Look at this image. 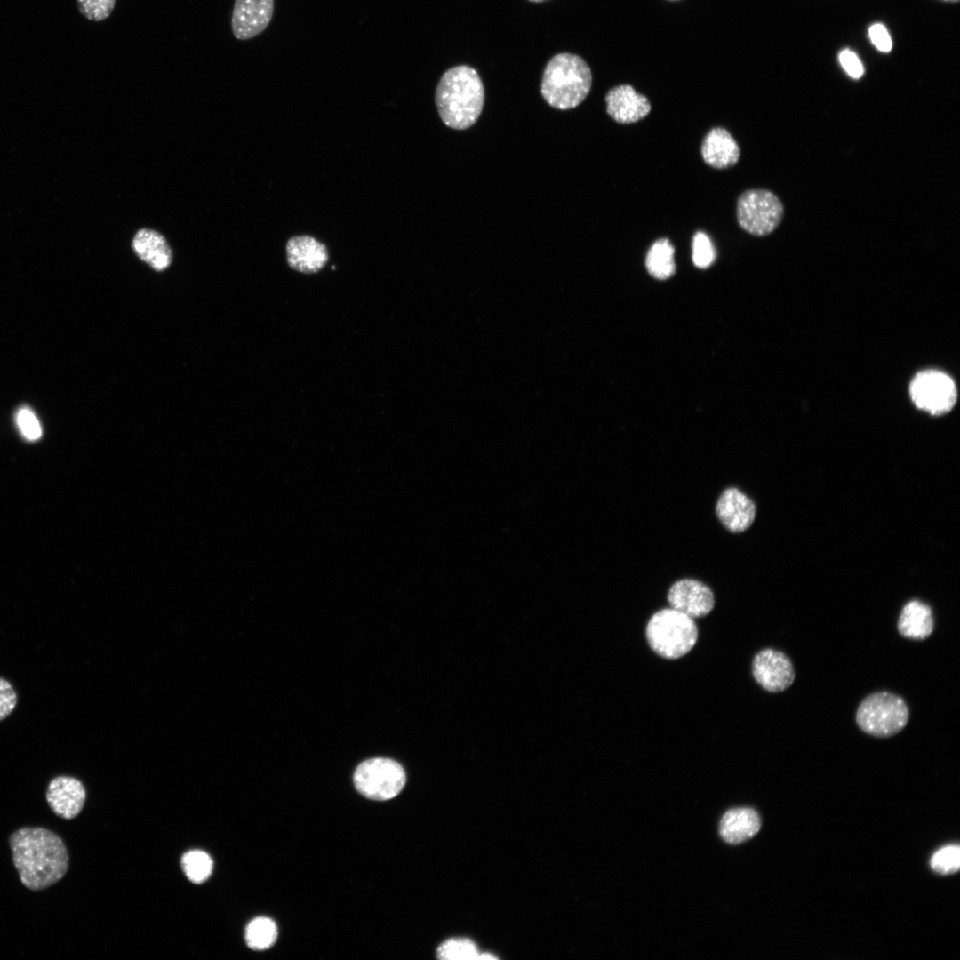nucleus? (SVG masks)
Returning a JSON list of instances; mask_svg holds the SVG:
<instances>
[{"label":"nucleus","instance_id":"obj_1","mask_svg":"<svg viewBox=\"0 0 960 960\" xmlns=\"http://www.w3.org/2000/svg\"><path fill=\"white\" fill-rule=\"evenodd\" d=\"M12 861L21 884L31 891L44 890L63 878L68 852L62 839L41 827H25L9 836Z\"/></svg>","mask_w":960,"mask_h":960},{"label":"nucleus","instance_id":"obj_17","mask_svg":"<svg viewBox=\"0 0 960 960\" xmlns=\"http://www.w3.org/2000/svg\"><path fill=\"white\" fill-rule=\"evenodd\" d=\"M132 248L142 261L156 271H164L172 263L171 247L164 236L154 229H139L132 238Z\"/></svg>","mask_w":960,"mask_h":960},{"label":"nucleus","instance_id":"obj_31","mask_svg":"<svg viewBox=\"0 0 960 960\" xmlns=\"http://www.w3.org/2000/svg\"><path fill=\"white\" fill-rule=\"evenodd\" d=\"M477 959H483V960H484V959H488V960H492V959H497V957H496L495 956H493V955L490 954V953H484V954H483V953H479V955H478V956H477Z\"/></svg>","mask_w":960,"mask_h":960},{"label":"nucleus","instance_id":"obj_21","mask_svg":"<svg viewBox=\"0 0 960 960\" xmlns=\"http://www.w3.org/2000/svg\"><path fill=\"white\" fill-rule=\"evenodd\" d=\"M276 938L277 927L270 918L257 917L246 926L245 941L252 949H268L276 942Z\"/></svg>","mask_w":960,"mask_h":960},{"label":"nucleus","instance_id":"obj_6","mask_svg":"<svg viewBox=\"0 0 960 960\" xmlns=\"http://www.w3.org/2000/svg\"><path fill=\"white\" fill-rule=\"evenodd\" d=\"M783 216V203L768 189H748L738 197L737 221L739 226L750 235H770L780 226Z\"/></svg>","mask_w":960,"mask_h":960},{"label":"nucleus","instance_id":"obj_15","mask_svg":"<svg viewBox=\"0 0 960 960\" xmlns=\"http://www.w3.org/2000/svg\"><path fill=\"white\" fill-rule=\"evenodd\" d=\"M700 155L708 166L724 170L738 163L740 149L730 132L717 126L710 129L704 136L700 146Z\"/></svg>","mask_w":960,"mask_h":960},{"label":"nucleus","instance_id":"obj_3","mask_svg":"<svg viewBox=\"0 0 960 960\" xmlns=\"http://www.w3.org/2000/svg\"><path fill=\"white\" fill-rule=\"evenodd\" d=\"M591 84V70L587 62L576 54L563 52L555 55L546 65L540 91L548 105L567 110L587 98Z\"/></svg>","mask_w":960,"mask_h":960},{"label":"nucleus","instance_id":"obj_19","mask_svg":"<svg viewBox=\"0 0 960 960\" xmlns=\"http://www.w3.org/2000/svg\"><path fill=\"white\" fill-rule=\"evenodd\" d=\"M897 629L906 638L924 640L929 637L934 629L932 608L919 600L908 602L900 613Z\"/></svg>","mask_w":960,"mask_h":960},{"label":"nucleus","instance_id":"obj_27","mask_svg":"<svg viewBox=\"0 0 960 960\" xmlns=\"http://www.w3.org/2000/svg\"><path fill=\"white\" fill-rule=\"evenodd\" d=\"M17 424L26 439L36 441L41 437L40 423L29 408L24 407L18 412Z\"/></svg>","mask_w":960,"mask_h":960},{"label":"nucleus","instance_id":"obj_28","mask_svg":"<svg viewBox=\"0 0 960 960\" xmlns=\"http://www.w3.org/2000/svg\"><path fill=\"white\" fill-rule=\"evenodd\" d=\"M17 700V693L12 684L0 676V721L13 711Z\"/></svg>","mask_w":960,"mask_h":960},{"label":"nucleus","instance_id":"obj_18","mask_svg":"<svg viewBox=\"0 0 960 960\" xmlns=\"http://www.w3.org/2000/svg\"><path fill=\"white\" fill-rule=\"evenodd\" d=\"M760 828L761 820L754 809L734 808L723 815L719 833L726 843L738 844L756 836Z\"/></svg>","mask_w":960,"mask_h":960},{"label":"nucleus","instance_id":"obj_22","mask_svg":"<svg viewBox=\"0 0 960 960\" xmlns=\"http://www.w3.org/2000/svg\"><path fill=\"white\" fill-rule=\"evenodd\" d=\"M181 867L185 875L192 883L201 884L211 876L213 862L210 855L205 852L192 850L182 856Z\"/></svg>","mask_w":960,"mask_h":960},{"label":"nucleus","instance_id":"obj_32","mask_svg":"<svg viewBox=\"0 0 960 960\" xmlns=\"http://www.w3.org/2000/svg\"><path fill=\"white\" fill-rule=\"evenodd\" d=\"M529 1L533 2V3H540V2L547 1V0H529Z\"/></svg>","mask_w":960,"mask_h":960},{"label":"nucleus","instance_id":"obj_13","mask_svg":"<svg viewBox=\"0 0 960 960\" xmlns=\"http://www.w3.org/2000/svg\"><path fill=\"white\" fill-rule=\"evenodd\" d=\"M45 796L49 807L57 816L71 820L82 811L86 792L77 779L60 775L49 782Z\"/></svg>","mask_w":960,"mask_h":960},{"label":"nucleus","instance_id":"obj_8","mask_svg":"<svg viewBox=\"0 0 960 960\" xmlns=\"http://www.w3.org/2000/svg\"><path fill=\"white\" fill-rule=\"evenodd\" d=\"M914 404L932 415L948 412L957 398L956 388L952 379L938 371L918 373L910 385Z\"/></svg>","mask_w":960,"mask_h":960},{"label":"nucleus","instance_id":"obj_10","mask_svg":"<svg viewBox=\"0 0 960 960\" xmlns=\"http://www.w3.org/2000/svg\"><path fill=\"white\" fill-rule=\"evenodd\" d=\"M274 0H235L231 30L238 40H249L262 33L274 13Z\"/></svg>","mask_w":960,"mask_h":960},{"label":"nucleus","instance_id":"obj_16","mask_svg":"<svg viewBox=\"0 0 960 960\" xmlns=\"http://www.w3.org/2000/svg\"><path fill=\"white\" fill-rule=\"evenodd\" d=\"M289 266L302 273H315L322 269L328 260L325 245L311 236H295L286 244Z\"/></svg>","mask_w":960,"mask_h":960},{"label":"nucleus","instance_id":"obj_11","mask_svg":"<svg viewBox=\"0 0 960 960\" xmlns=\"http://www.w3.org/2000/svg\"><path fill=\"white\" fill-rule=\"evenodd\" d=\"M668 601L671 608L692 619L708 615L715 605L714 594L709 587L692 579L674 583L668 590Z\"/></svg>","mask_w":960,"mask_h":960},{"label":"nucleus","instance_id":"obj_4","mask_svg":"<svg viewBox=\"0 0 960 960\" xmlns=\"http://www.w3.org/2000/svg\"><path fill=\"white\" fill-rule=\"evenodd\" d=\"M646 638L654 652L665 659H678L689 652L698 638L693 619L673 609L655 612L646 626Z\"/></svg>","mask_w":960,"mask_h":960},{"label":"nucleus","instance_id":"obj_29","mask_svg":"<svg viewBox=\"0 0 960 960\" xmlns=\"http://www.w3.org/2000/svg\"><path fill=\"white\" fill-rule=\"evenodd\" d=\"M838 60L844 71L852 78L858 79L864 73L863 65L858 55L850 49H844L838 55Z\"/></svg>","mask_w":960,"mask_h":960},{"label":"nucleus","instance_id":"obj_25","mask_svg":"<svg viewBox=\"0 0 960 960\" xmlns=\"http://www.w3.org/2000/svg\"><path fill=\"white\" fill-rule=\"evenodd\" d=\"M932 868L941 875L953 874L960 867V850L958 845H948L938 850L931 859Z\"/></svg>","mask_w":960,"mask_h":960},{"label":"nucleus","instance_id":"obj_5","mask_svg":"<svg viewBox=\"0 0 960 960\" xmlns=\"http://www.w3.org/2000/svg\"><path fill=\"white\" fill-rule=\"evenodd\" d=\"M909 709L905 700L889 692L868 695L859 705L856 723L865 733L888 738L900 732L908 724Z\"/></svg>","mask_w":960,"mask_h":960},{"label":"nucleus","instance_id":"obj_30","mask_svg":"<svg viewBox=\"0 0 960 960\" xmlns=\"http://www.w3.org/2000/svg\"><path fill=\"white\" fill-rule=\"evenodd\" d=\"M868 37L876 48L882 52H889L892 42L886 28L881 23H875L868 28Z\"/></svg>","mask_w":960,"mask_h":960},{"label":"nucleus","instance_id":"obj_14","mask_svg":"<svg viewBox=\"0 0 960 960\" xmlns=\"http://www.w3.org/2000/svg\"><path fill=\"white\" fill-rule=\"evenodd\" d=\"M716 512L726 529L732 532H741L752 524L756 516V505L741 491L730 487L720 495Z\"/></svg>","mask_w":960,"mask_h":960},{"label":"nucleus","instance_id":"obj_33","mask_svg":"<svg viewBox=\"0 0 960 960\" xmlns=\"http://www.w3.org/2000/svg\"><path fill=\"white\" fill-rule=\"evenodd\" d=\"M941 1H944V2H948V3H956V2H958V0H941Z\"/></svg>","mask_w":960,"mask_h":960},{"label":"nucleus","instance_id":"obj_9","mask_svg":"<svg viewBox=\"0 0 960 960\" xmlns=\"http://www.w3.org/2000/svg\"><path fill=\"white\" fill-rule=\"evenodd\" d=\"M752 674L756 683L770 692H780L792 685L796 673L790 659L782 652L765 648L752 661Z\"/></svg>","mask_w":960,"mask_h":960},{"label":"nucleus","instance_id":"obj_24","mask_svg":"<svg viewBox=\"0 0 960 960\" xmlns=\"http://www.w3.org/2000/svg\"><path fill=\"white\" fill-rule=\"evenodd\" d=\"M692 259L693 264L701 269L709 268L716 260V252L709 236L698 231L692 240Z\"/></svg>","mask_w":960,"mask_h":960},{"label":"nucleus","instance_id":"obj_20","mask_svg":"<svg viewBox=\"0 0 960 960\" xmlns=\"http://www.w3.org/2000/svg\"><path fill=\"white\" fill-rule=\"evenodd\" d=\"M675 248L668 238L656 240L649 248L645 266L653 277L665 280L676 272Z\"/></svg>","mask_w":960,"mask_h":960},{"label":"nucleus","instance_id":"obj_7","mask_svg":"<svg viewBox=\"0 0 960 960\" xmlns=\"http://www.w3.org/2000/svg\"><path fill=\"white\" fill-rule=\"evenodd\" d=\"M353 779L361 795L377 801H386L397 796L406 780L402 765L384 757L371 758L361 763Z\"/></svg>","mask_w":960,"mask_h":960},{"label":"nucleus","instance_id":"obj_26","mask_svg":"<svg viewBox=\"0 0 960 960\" xmlns=\"http://www.w3.org/2000/svg\"><path fill=\"white\" fill-rule=\"evenodd\" d=\"M116 0H76L80 13L91 21H102L112 13Z\"/></svg>","mask_w":960,"mask_h":960},{"label":"nucleus","instance_id":"obj_12","mask_svg":"<svg viewBox=\"0 0 960 960\" xmlns=\"http://www.w3.org/2000/svg\"><path fill=\"white\" fill-rule=\"evenodd\" d=\"M606 112L615 122L621 124L636 123L651 112L649 100L636 92L630 84L611 88L605 97Z\"/></svg>","mask_w":960,"mask_h":960},{"label":"nucleus","instance_id":"obj_34","mask_svg":"<svg viewBox=\"0 0 960 960\" xmlns=\"http://www.w3.org/2000/svg\"><path fill=\"white\" fill-rule=\"evenodd\" d=\"M668 1H678V0H668Z\"/></svg>","mask_w":960,"mask_h":960},{"label":"nucleus","instance_id":"obj_2","mask_svg":"<svg viewBox=\"0 0 960 960\" xmlns=\"http://www.w3.org/2000/svg\"><path fill=\"white\" fill-rule=\"evenodd\" d=\"M435 101L445 125L456 130L472 126L484 101V85L477 71L467 65L446 70L437 84Z\"/></svg>","mask_w":960,"mask_h":960},{"label":"nucleus","instance_id":"obj_23","mask_svg":"<svg viewBox=\"0 0 960 960\" xmlns=\"http://www.w3.org/2000/svg\"><path fill=\"white\" fill-rule=\"evenodd\" d=\"M479 953L476 944L467 938L447 940L436 951L437 957L444 960L477 959Z\"/></svg>","mask_w":960,"mask_h":960}]
</instances>
